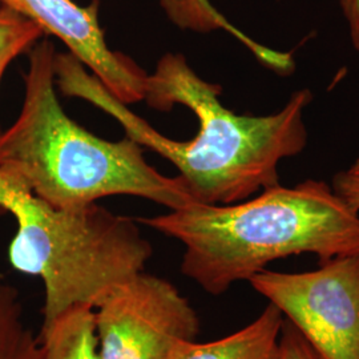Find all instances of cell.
<instances>
[{"label": "cell", "instance_id": "1", "mask_svg": "<svg viewBox=\"0 0 359 359\" xmlns=\"http://www.w3.org/2000/svg\"><path fill=\"white\" fill-rule=\"evenodd\" d=\"M55 83L65 96L80 97L114 116L127 137L163 156L179 169L194 203L229 205L259 189L280 185V163L308 144L304 111L309 90L294 92L277 114L237 115L219 102L221 87L198 76L180 53H167L147 77L144 100L158 111L181 104L198 118L189 142H175L129 111L72 53H56Z\"/></svg>", "mask_w": 359, "mask_h": 359}, {"label": "cell", "instance_id": "4", "mask_svg": "<svg viewBox=\"0 0 359 359\" xmlns=\"http://www.w3.org/2000/svg\"><path fill=\"white\" fill-rule=\"evenodd\" d=\"M0 209L18 222L8 250L13 269L44 283L43 325L76 305L102 306L120 286L142 274L154 255L136 219L97 203L55 208L3 172Z\"/></svg>", "mask_w": 359, "mask_h": 359}, {"label": "cell", "instance_id": "10", "mask_svg": "<svg viewBox=\"0 0 359 359\" xmlns=\"http://www.w3.org/2000/svg\"><path fill=\"white\" fill-rule=\"evenodd\" d=\"M161 7L168 18L182 29L196 32H210L216 29H225L233 34L243 43L249 39L241 31L231 26V23L218 13L209 0H160Z\"/></svg>", "mask_w": 359, "mask_h": 359}, {"label": "cell", "instance_id": "7", "mask_svg": "<svg viewBox=\"0 0 359 359\" xmlns=\"http://www.w3.org/2000/svg\"><path fill=\"white\" fill-rule=\"evenodd\" d=\"M0 4L36 23L46 35L60 39L121 103L144 100L148 74L130 57L108 47L99 23L97 0L86 7L74 0H0Z\"/></svg>", "mask_w": 359, "mask_h": 359}, {"label": "cell", "instance_id": "15", "mask_svg": "<svg viewBox=\"0 0 359 359\" xmlns=\"http://www.w3.org/2000/svg\"><path fill=\"white\" fill-rule=\"evenodd\" d=\"M347 172H348V173H351V175L359 176V157L355 160V163L347 169Z\"/></svg>", "mask_w": 359, "mask_h": 359}, {"label": "cell", "instance_id": "14", "mask_svg": "<svg viewBox=\"0 0 359 359\" xmlns=\"http://www.w3.org/2000/svg\"><path fill=\"white\" fill-rule=\"evenodd\" d=\"M354 48L359 52V0H338Z\"/></svg>", "mask_w": 359, "mask_h": 359}, {"label": "cell", "instance_id": "5", "mask_svg": "<svg viewBox=\"0 0 359 359\" xmlns=\"http://www.w3.org/2000/svg\"><path fill=\"white\" fill-rule=\"evenodd\" d=\"M250 285L283 311L326 359H359V252L318 269H264Z\"/></svg>", "mask_w": 359, "mask_h": 359}, {"label": "cell", "instance_id": "13", "mask_svg": "<svg viewBox=\"0 0 359 359\" xmlns=\"http://www.w3.org/2000/svg\"><path fill=\"white\" fill-rule=\"evenodd\" d=\"M333 189L347 205L359 213V176L351 175L347 170L335 175Z\"/></svg>", "mask_w": 359, "mask_h": 359}, {"label": "cell", "instance_id": "12", "mask_svg": "<svg viewBox=\"0 0 359 359\" xmlns=\"http://www.w3.org/2000/svg\"><path fill=\"white\" fill-rule=\"evenodd\" d=\"M278 359L326 358L309 342L308 338L293 322L285 318L278 342Z\"/></svg>", "mask_w": 359, "mask_h": 359}, {"label": "cell", "instance_id": "6", "mask_svg": "<svg viewBox=\"0 0 359 359\" xmlns=\"http://www.w3.org/2000/svg\"><path fill=\"white\" fill-rule=\"evenodd\" d=\"M96 311L102 359H176L200 320L172 283L142 271Z\"/></svg>", "mask_w": 359, "mask_h": 359}, {"label": "cell", "instance_id": "11", "mask_svg": "<svg viewBox=\"0 0 359 359\" xmlns=\"http://www.w3.org/2000/svg\"><path fill=\"white\" fill-rule=\"evenodd\" d=\"M44 35V31L32 20L8 7H0V83L8 65L29 51Z\"/></svg>", "mask_w": 359, "mask_h": 359}, {"label": "cell", "instance_id": "2", "mask_svg": "<svg viewBox=\"0 0 359 359\" xmlns=\"http://www.w3.org/2000/svg\"><path fill=\"white\" fill-rule=\"evenodd\" d=\"M136 221L179 240L182 274L212 295L280 258L306 253L323 264L359 252L358 212L318 180L276 185L236 204L193 203Z\"/></svg>", "mask_w": 359, "mask_h": 359}, {"label": "cell", "instance_id": "9", "mask_svg": "<svg viewBox=\"0 0 359 359\" xmlns=\"http://www.w3.org/2000/svg\"><path fill=\"white\" fill-rule=\"evenodd\" d=\"M46 359H102L96 311L88 305L67 309L41 326Z\"/></svg>", "mask_w": 359, "mask_h": 359}, {"label": "cell", "instance_id": "8", "mask_svg": "<svg viewBox=\"0 0 359 359\" xmlns=\"http://www.w3.org/2000/svg\"><path fill=\"white\" fill-rule=\"evenodd\" d=\"M285 316L270 304L255 321L217 341L188 342L176 359H278Z\"/></svg>", "mask_w": 359, "mask_h": 359}, {"label": "cell", "instance_id": "3", "mask_svg": "<svg viewBox=\"0 0 359 359\" xmlns=\"http://www.w3.org/2000/svg\"><path fill=\"white\" fill-rule=\"evenodd\" d=\"M20 115L0 133V172L55 208L88 205L127 194L169 210L193 201L182 180L151 167L129 137L107 142L68 117L55 90L56 50L40 39L28 51Z\"/></svg>", "mask_w": 359, "mask_h": 359}]
</instances>
